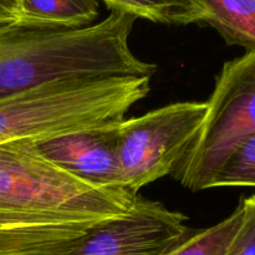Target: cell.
Segmentation results:
<instances>
[{
    "label": "cell",
    "mask_w": 255,
    "mask_h": 255,
    "mask_svg": "<svg viewBox=\"0 0 255 255\" xmlns=\"http://www.w3.org/2000/svg\"><path fill=\"white\" fill-rule=\"evenodd\" d=\"M138 193L91 186L32 141L0 144V255H69L95 228L128 214Z\"/></svg>",
    "instance_id": "1"
},
{
    "label": "cell",
    "mask_w": 255,
    "mask_h": 255,
    "mask_svg": "<svg viewBox=\"0 0 255 255\" xmlns=\"http://www.w3.org/2000/svg\"><path fill=\"white\" fill-rule=\"evenodd\" d=\"M193 144L173 176L193 192L211 189L229 157L255 136V52L224 62Z\"/></svg>",
    "instance_id": "2"
},
{
    "label": "cell",
    "mask_w": 255,
    "mask_h": 255,
    "mask_svg": "<svg viewBox=\"0 0 255 255\" xmlns=\"http://www.w3.org/2000/svg\"><path fill=\"white\" fill-rule=\"evenodd\" d=\"M206 101H181L124 119L116 126L117 159L124 188L173 174L201 131Z\"/></svg>",
    "instance_id": "3"
},
{
    "label": "cell",
    "mask_w": 255,
    "mask_h": 255,
    "mask_svg": "<svg viewBox=\"0 0 255 255\" xmlns=\"http://www.w3.org/2000/svg\"><path fill=\"white\" fill-rule=\"evenodd\" d=\"M76 69V47L66 30L21 21L0 25V99L69 79Z\"/></svg>",
    "instance_id": "4"
},
{
    "label": "cell",
    "mask_w": 255,
    "mask_h": 255,
    "mask_svg": "<svg viewBox=\"0 0 255 255\" xmlns=\"http://www.w3.org/2000/svg\"><path fill=\"white\" fill-rule=\"evenodd\" d=\"M188 217L138 197L128 214L87 234L69 255H164L189 231Z\"/></svg>",
    "instance_id": "5"
},
{
    "label": "cell",
    "mask_w": 255,
    "mask_h": 255,
    "mask_svg": "<svg viewBox=\"0 0 255 255\" xmlns=\"http://www.w3.org/2000/svg\"><path fill=\"white\" fill-rule=\"evenodd\" d=\"M117 124L35 142V148L45 159L85 183L124 188L117 159Z\"/></svg>",
    "instance_id": "6"
},
{
    "label": "cell",
    "mask_w": 255,
    "mask_h": 255,
    "mask_svg": "<svg viewBox=\"0 0 255 255\" xmlns=\"http://www.w3.org/2000/svg\"><path fill=\"white\" fill-rule=\"evenodd\" d=\"M202 25L216 30L229 46L255 52V0H194Z\"/></svg>",
    "instance_id": "7"
},
{
    "label": "cell",
    "mask_w": 255,
    "mask_h": 255,
    "mask_svg": "<svg viewBox=\"0 0 255 255\" xmlns=\"http://www.w3.org/2000/svg\"><path fill=\"white\" fill-rule=\"evenodd\" d=\"M20 21L34 25L80 29L95 24L99 0H20Z\"/></svg>",
    "instance_id": "8"
},
{
    "label": "cell",
    "mask_w": 255,
    "mask_h": 255,
    "mask_svg": "<svg viewBox=\"0 0 255 255\" xmlns=\"http://www.w3.org/2000/svg\"><path fill=\"white\" fill-rule=\"evenodd\" d=\"M111 12L164 25H202V10L194 0H101Z\"/></svg>",
    "instance_id": "9"
},
{
    "label": "cell",
    "mask_w": 255,
    "mask_h": 255,
    "mask_svg": "<svg viewBox=\"0 0 255 255\" xmlns=\"http://www.w3.org/2000/svg\"><path fill=\"white\" fill-rule=\"evenodd\" d=\"M243 219V207H238L227 218L214 226L191 229L164 255H226Z\"/></svg>",
    "instance_id": "10"
},
{
    "label": "cell",
    "mask_w": 255,
    "mask_h": 255,
    "mask_svg": "<svg viewBox=\"0 0 255 255\" xmlns=\"http://www.w3.org/2000/svg\"><path fill=\"white\" fill-rule=\"evenodd\" d=\"M254 187L255 188V136L244 142L229 157L218 173L212 188Z\"/></svg>",
    "instance_id": "11"
},
{
    "label": "cell",
    "mask_w": 255,
    "mask_h": 255,
    "mask_svg": "<svg viewBox=\"0 0 255 255\" xmlns=\"http://www.w3.org/2000/svg\"><path fill=\"white\" fill-rule=\"evenodd\" d=\"M243 219L226 255H255V194L241 199Z\"/></svg>",
    "instance_id": "12"
},
{
    "label": "cell",
    "mask_w": 255,
    "mask_h": 255,
    "mask_svg": "<svg viewBox=\"0 0 255 255\" xmlns=\"http://www.w3.org/2000/svg\"><path fill=\"white\" fill-rule=\"evenodd\" d=\"M21 1L20 0H0V25L20 21Z\"/></svg>",
    "instance_id": "13"
}]
</instances>
